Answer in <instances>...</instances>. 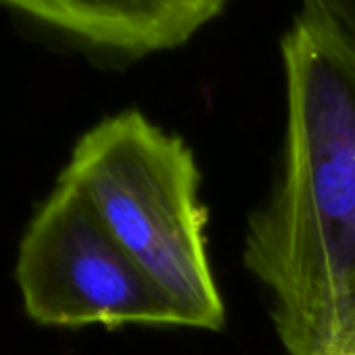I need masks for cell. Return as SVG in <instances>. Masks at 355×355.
Segmentation results:
<instances>
[{"label":"cell","instance_id":"277c9868","mask_svg":"<svg viewBox=\"0 0 355 355\" xmlns=\"http://www.w3.org/2000/svg\"><path fill=\"white\" fill-rule=\"evenodd\" d=\"M73 44L138 61L184 46L220 17L228 0H0Z\"/></svg>","mask_w":355,"mask_h":355},{"label":"cell","instance_id":"3957f363","mask_svg":"<svg viewBox=\"0 0 355 355\" xmlns=\"http://www.w3.org/2000/svg\"><path fill=\"white\" fill-rule=\"evenodd\" d=\"M15 282L26 313L42 326H180L165 297L63 178L19 241Z\"/></svg>","mask_w":355,"mask_h":355},{"label":"cell","instance_id":"5b68a950","mask_svg":"<svg viewBox=\"0 0 355 355\" xmlns=\"http://www.w3.org/2000/svg\"><path fill=\"white\" fill-rule=\"evenodd\" d=\"M297 19L355 55V0H301Z\"/></svg>","mask_w":355,"mask_h":355},{"label":"cell","instance_id":"7a4b0ae2","mask_svg":"<svg viewBox=\"0 0 355 355\" xmlns=\"http://www.w3.org/2000/svg\"><path fill=\"white\" fill-rule=\"evenodd\" d=\"M59 178L84 195L182 328H224L226 307L209 261L201 171L180 136L138 109H125L80 136Z\"/></svg>","mask_w":355,"mask_h":355},{"label":"cell","instance_id":"6da1fadb","mask_svg":"<svg viewBox=\"0 0 355 355\" xmlns=\"http://www.w3.org/2000/svg\"><path fill=\"white\" fill-rule=\"evenodd\" d=\"M280 55L284 138L243 263L286 355H355V55L301 19Z\"/></svg>","mask_w":355,"mask_h":355}]
</instances>
